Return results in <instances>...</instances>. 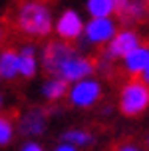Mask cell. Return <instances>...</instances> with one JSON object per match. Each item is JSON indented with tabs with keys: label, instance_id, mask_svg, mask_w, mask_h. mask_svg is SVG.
Listing matches in <instances>:
<instances>
[{
	"label": "cell",
	"instance_id": "cell-24",
	"mask_svg": "<svg viewBox=\"0 0 149 151\" xmlns=\"http://www.w3.org/2000/svg\"><path fill=\"white\" fill-rule=\"evenodd\" d=\"M147 143H149V139H147Z\"/></svg>",
	"mask_w": 149,
	"mask_h": 151
},
{
	"label": "cell",
	"instance_id": "cell-7",
	"mask_svg": "<svg viewBox=\"0 0 149 151\" xmlns=\"http://www.w3.org/2000/svg\"><path fill=\"white\" fill-rule=\"evenodd\" d=\"M139 46H141V38L131 30H123L117 36H113L112 44L107 46V50L104 54L109 60H117V58H125L127 54H131Z\"/></svg>",
	"mask_w": 149,
	"mask_h": 151
},
{
	"label": "cell",
	"instance_id": "cell-12",
	"mask_svg": "<svg viewBox=\"0 0 149 151\" xmlns=\"http://www.w3.org/2000/svg\"><path fill=\"white\" fill-rule=\"evenodd\" d=\"M18 74V54L8 48L0 56V76H4L6 80H14Z\"/></svg>",
	"mask_w": 149,
	"mask_h": 151
},
{
	"label": "cell",
	"instance_id": "cell-20",
	"mask_svg": "<svg viewBox=\"0 0 149 151\" xmlns=\"http://www.w3.org/2000/svg\"><path fill=\"white\" fill-rule=\"evenodd\" d=\"M56 151H76V147L74 145H68V143H64V145H60Z\"/></svg>",
	"mask_w": 149,
	"mask_h": 151
},
{
	"label": "cell",
	"instance_id": "cell-5",
	"mask_svg": "<svg viewBox=\"0 0 149 151\" xmlns=\"http://www.w3.org/2000/svg\"><path fill=\"white\" fill-rule=\"evenodd\" d=\"M101 98V88H99V83L96 80H80V82L76 83L72 91L68 93V99H70V104L76 107H89L94 106L97 99Z\"/></svg>",
	"mask_w": 149,
	"mask_h": 151
},
{
	"label": "cell",
	"instance_id": "cell-3",
	"mask_svg": "<svg viewBox=\"0 0 149 151\" xmlns=\"http://www.w3.org/2000/svg\"><path fill=\"white\" fill-rule=\"evenodd\" d=\"M76 56V50L68 42H62V40H54L44 48V56H42V66H44V72L48 76H54L58 78L62 66L66 64L70 58Z\"/></svg>",
	"mask_w": 149,
	"mask_h": 151
},
{
	"label": "cell",
	"instance_id": "cell-11",
	"mask_svg": "<svg viewBox=\"0 0 149 151\" xmlns=\"http://www.w3.org/2000/svg\"><path fill=\"white\" fill-rule=\"evenodd\" d=\"M149 66V46H139L131 54L125 56V72L131 78L143 74V70Z\"/></svg>",
	"mask_w": 149,
	"mask_h": 151
},
{
	"label": "cell",
	"instance_id": "cell-13",
	"mask_svg": "<svg viewBox=\"0 0 149 151\" xmlns=\"http://www.w3.org/2000/svg\"><path fill=\"white\" fill-rule=\"evenodd\" d=\"M18 74H22L24 78H32L36 74V58L32 46L22 48V54L18 56Z\"/></svg>",
	"mask_w": 149,
	"mask_h": 151
},
{
	"label": "cell",
	"instance_id": "cell-1",
	"mask_svg": "<svg viewBox=\"0 0 149 151\" xmlns=\"http://www.w3.org/2000/svg\"><path fill=\"white\" fill-rule=\"evenodd\" d=\"M12 30L28 38H44L52 32V16L40 0H16V10L4 18Z\"/></svg>",
	"mask_w": 149,
	"mask_h": 151
},
{
	"label": "cell",
	"instance_id": "cell-22",
	"mask_svg": "<svg viewBox=\"0 0 149 151\" xmlns=\"http://www.w3.org/2000/svg\"><path fill=\"white\" fill-rule=\"evenodd\" d=\"M0 107H2V96H0Z\"/></svg>",
	"mask_w": 149,
	"mask_h": 151
},
{
	"label": "cell",
	"instance_id": "cell-16",
	"mask_svg": "<svg viewBox=\"0 0 149 151\" xmlns=\"http://www.w3.org/2000/svg\"><path fill=\"white\" fill-rule=\"evenodd\" d=\"M62 139H64L68 145H86V143H91V135H89L88 131H82V129H72V131L64 133Z\"/></svg>",
	"mask_w": 149,
	"mask_h": 151
},
{
	"label": "cell",
	"instance_id": "cell-6",
	"mask_svg": "<svg viewBox=\"0 0 149 151\" xmlns=\"http://www.w3.org/2000/svg\"><path fill=\"white\" fill-rule=\"evenodd\" d=\"M96 72V64L91 58H80L78 54H76L74 58H70V60L62 66L60 70L58 78L60 80H64L66 83L70 82H80V80H86L89 74H94Z\"/></svg>",
	"mask_w": 149,
	"mask_h": 151
},
{
	"label": "cell",
	"instance_id": "cell-19",
	"mask_svg": "<svg viewBox=\"0 0 149 151\" xmlns=\"http://www.w3.org/2000/svg\"><path fill=\"white\" fill-rule=\"evenodd\" d=\"M115 151H139V147H137V145H121V147H117Z\"/></svg>",
	"mask_w": 149,
	"mask_h": 151
},
{
	"label": "cell",
	"instance_id": "cell-21",
	"mask_svg": "<svg viewBox=\"0 0 149 151\" xmlns=\"http://www.w3.org/2000/svg\"><path fill=\"white\" fill-rule=\"evenodd\" d=\"M143 83H145V86L149 88V66L143 70Z\"/></svg>",
	"mask_w": 149,
	"mask_h": 151
},
{
	"label": "cell",
	"instance_id": "cell-9",
	"mask_svg": "<svg viewBox=\"0 0 149 151\" xmlns=\"http://www.w3.org/2000/svg\"><path fill=\"white\" fill-rule=\"evenodd\" d=\"M56 30H58V36L62 38L64 42H72V40H76V38L82 34L83 24H82L80 16L76 14L74 10H66L64 14L60 16Z\"/></svg>",
	"mask_w": 149,
	"mask_h": 151
},
{
	"label": "cell",
	"instance_id": "cell-2",
	"mask_svg": "<svg viewBox=\"0 0 149 151\" xmlns=\"http://www.w3.org/2000/svg\"><path fill=\"white\" fill-rule=\"evenodd\" d=\"M149 106V88L141 80L133 78L131 82H127L121 90V101H119V109L127 117H135L147 109Z\"/></svg>",
	"mask_w": 149,
	"mask_h": 151
},
{
	"label": "cell",
	"instance_id": "cell-10",
	"mask_svg": "<svg viewBox=\"0 0 149 151\" xmlns=\"http://www.w3.org/2000/svg\"><path fill=\"white\" fill-rule=\"evenodd\" d=\"M115 34V26L107 18H94L86 28V38L91 44H105Z\"/></svg>",
	"mask_w": 149,
	"mask_h": 151
},
{
	"label": "cell",
	"instance_id": "cell-8",
	"mask_svg": "<svg viewBox=\"0 0 149 151\" xmlns=\"http://www.w3.org/2000/svg\"><path fill=\"white\" fill-rule=\"evenodd\" d=\"M46 125H48V111L42 107H34L26 111L18 123L22 135H40V133H44Z\"/></svg>",
	"mask_w": 149,
	"mask_h": 151
},
{
	"label": "cell",
	"instance_id": "cell-17",
	"mask_svg": "<svg viewBox=\"0 0 149 151\" xmlns=\"http://www.w3.org/2000/svg\"><path fill=\"white\" fill-rule=\"evenodd\" d=\"M12 133H14V127H12V121L0 115V145H8L12 141Z\"/></svg>",
	"mask_w": 149,
	"mask_h": 151
},
{
	"label": "cell",
	"instance_id": "cell-18",
	"mask_svg": "<svg viewBox=\"0 0 149 151\" xmlns=\"http://www.w3.org/2000/svg\"><path fill=\"white\" fill-rule=\"evenodd\" d=\"M22 151H42V147H40L38 143H28V145H24Z\"/></svg>",
	"mask_w": 149,
	"mask_h": 151
},
{
	"label": "cell",
	"instance_id": "cell-4",
	"mask_svg": "<svg viewBox=\"0 0 149 151\" xmlns=\"http://www.w3.org/2000/svg\"><path fill=\"white\" fill-rule=\"evenodd\" d=\"M113 12L123 24L149 22V0H113Z\"/></svg>",
	"mask_w": 149,
	"mask_h": 151
},
{
	"label": "cell",
	"instance_id": "cell-23",
	"mask_svg": "<svg viewBox=\"0 0 149 151\" xmlns=\"http://www.w3.org/2000/svg\"><path fill=\"white\" fill-rule=\"evenodd\" d=\"M0 40H2V30H0Z\"/></svg>",
	"mask_w": 149,
	"mask_h": 151
},
{
	"label": "cell",
	"instance_id": "cell-14",
	"mask_svg": "<svg viewBox=\"0 0 149 151\" xmlns=\"http://www.w3.org/2000/svg\"><path fill=\"white\" fill-rule=\"evenodd\" d=\"M44 96L50 101H58V99H62L64 96L68 93V83L64 82V80H60V78H54V80H50V82L44 86Z\"/></svg>",
	"mask_w": 149,
	"mask_h": 151
},
{
	"label": "cell",
	"instance_id": "cell-15",
	"mask_svg": "<svg viewBox=\"0 0 149 151\" xmlns=\"http://www.w3.org/2000/svg\"><path fill=\"white\" fill-rule=\"evenodd\" d=\"M88 10L94 18H107L113 12V0H89Z\"/></svg>",
	"mask_w": 149,
	"mask_h": 151
}]
</instances>
